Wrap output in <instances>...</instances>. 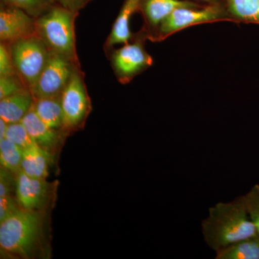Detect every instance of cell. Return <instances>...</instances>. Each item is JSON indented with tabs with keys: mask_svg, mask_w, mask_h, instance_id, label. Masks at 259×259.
<instances>
[{
	"mask_svg": "<svg viewBox=\"0 0 259 259\" xmlns=\"http://www.w3.org/2000/svg\"><path fill=\"white\" fill-rule=\"evenodd\" d=\"M201 227L204 242L215 252L258 234L247 211L243 195L209 207L208 216L202 221Z\"/></svg>",
	"mask_w": 259,
	"mask_h": 259,
	"instance_id": "1",
	"label": "cell"
},
{
	"mask_svg": "<svg viewBox=\"0 0 259 259\" xmlns=\"http://www.w3.org/2000/svg\"><path fill=\"white\" fill-rule=\"evenodd\" d=\"M79 13L59 5L35 19L36 34L51 51L79 64L76 47L75 21Z\"/></svg>",
	"mask_w": 259,
	"mask_h": 259,
	"instance_id": "2",
	"label": "cell"
},
{
	"mask_svg": "<svg viewBox=\"0 0 259 259\" xmlns=\"http://www.w3.org/2000/svg\"><path fill=\"white\" fill-rule=\"evenodd\" d=\"M42 222L35 210L19 209L0 222V246L8 253L28 256L41 234Z\"/></svg>",
	"mask_w": 259,
	"mask_h": 259,
	"instance_id": "3",
	"label": "cell"
},
{
	"mask_svg": "<svg viewBox=\"0 0 259 259\" xmlns=\"http://www.w3.org/2000/svg\"><path fill=\"white\" fill-rule=\"evenodd\" d=\"M9 47L17 73L31 91L47 64L50 49L37 35L13 42Z\"/></svg>",
	"mask_w": 259,
	"mask_h": 259,
	"instance_id": "4",
	"label": "cell"
},
{
	"mask_svg": "<svg viewBox=\"0 0 259 259\" xmlns=\"http://www.w3.org/2000/svg\"><path fill=\"white\" fill-rule=\"evenodd\" d=\"M147 35L143 29L134 34L131 41L111 53L112 67L119 82L128 83L153 64L145 48Z\"/></svg>",
	"mask_w": 259,
	"mask_h": 259,
	"instance_id": "5",
	"label": "cell"
},
{
	"mask_svg": "<svg viewBox=\"0 0 259 259\" xmlns=\"http://www.w3.org/2000/svg\"><path fill=\"white\" fill-rule=\"evenodd\" d=\"M231 21L223 3L197 8H180L168 15L160 25L154 42H161L186 28L202 24Z\"/></svg>",
	"mask_w": 259,
	"mask_h": 259,
	"instance_id": "6",
	"label": "cell"
},
{
	"mask_svg": "<svg viewBox=\"0 0 259 259\" xmlns=\"http://www.w3.org/2000/svg\"><path fill=\"white\" fill-rule=\"evenodd\" d=\"M64 131L81 127L91 110V101L81 67L76 68L61 95Z\"/></svg>",
	"mask_w": 259,
	"mask_h": 259,
	"instance_id": "7",
	"label": "cell"
},
{
	"mask_svg": "<svg viewBox=\"0 0 259 259\" xmlns=\"http://www.w3.org/2000/svg\"><path fill=\"white\" fill-rule=\"evenodd\" d=\"M80 64L50 50L49 59L31 90L35 98L61 96L71 76Z\"/></svg>",
	"mask_w": 259,
	"mask_h": 259,
	"instance_id": "8",
	"label": "cell"
},
{
	"mask_svg": "<svg viewBox=\"0 0 259 259\" xmlns=\"http://www.w3.org/2000/svg\"><path fill=\"white\" fill-rule=\"evenodd\" d=\"M37 35L35 19L23 10L2 4L0 9V40L10 44Z\"/></svg>",
	"mask_w": 259,
	"mask_h": 259,
	"instance_id": "9",
	"label": "cell"
},
{
	"mask_svg": "<svg viewBox=\"0 0 259 259\" xmlns=\"http://www.w3.org/2000/svg\"><path fill=\"white\" fill-rule=\"evenodd\" d=\"M200 4L191 0H141L139 13L144 20L143 30L148 40L154 42L160 25L171 13L180 8H197Z\"/></svg>",
	"mask_w": 259,
	"mask_h": 259,
	"instance_id": "10",
	"label": "cell"
},
{
	"mask_svg": "<svg viewBox=\"0 0 259 259\" xmlns=\"http://www.w3.org/2000/svg\"><path fill=\"white\" fill-rule=\"evenodd\" d=\"M50 185L46 179L33 178L20 171L15 179L17 200L28 210L41 208L47 203Z\"/></svg>",
	"mask_w": 259,
	"mask_h": 259,
	"instance_id": "11",
	"label": "cell"
},
{
	"mask_svg": "<svg viewBox=\"0 0 259 259\" xmlns=\"http://www.w3.org/2000/svg\"><path fill=\"white\" fill-rule=\"evenodd\" d=\"M141 0H125L115 21L111 32L105 42L106 52L116 45L127 44L131 41L134 34L131 32V20L136 13H139Z\"/></svg>",
	"mask_w": 259,
	"mask_h": 259,
	"instance_id": "12",
	"label": "cell"
},
{
	"mask_svg": "<svg viewBox=\"0 0 259 259\" xmlns=\"http://www.w3.org/2000/svg\"><path fill=\"white\" fill-rule=\"evenodd\" d=\"M21 122L35 143L49 152L61 141L60 130L47 125L39 118L32 108L25 115Z\"/></svg>",
	"mask_w": 259,
	"mask_h": 259,
	"instance_id": "13",
	"label": "cell"
},
{
	"mask_svg": "<svg viewBox=\"0 0 259 259\" xmlns=\"http://www.w3.org/2000/svg\"><path fill=\"white\" fill-rule=\"evenodd\" d=\"M33 95L29 89L0 100V118L8 124L21 122L32 108Z\"/></svg>",
	"mask_w": 259,
	"mask_h": 259,
	"instance_id": "14",
	"label": "cell"
},
{
	"mask_svg": "<svg viewBox=\"0 0 259 259\" xmlns=\"http://www.w3.org/2000/svg\"><path fill=\"white\" fill-rule=\"evenodd\" d=\"M51 160L49 151L38 145L23 150L21 171L33 178L47 179Z\"/></svg>",
	"mask_w": 259,
	"mask_h": 259,
	"instance_id": "15",
	"label": "cell"
},
{
	"mask_svg": "<svg viewBox=\"0 0 259 259\" xmlns=\"http://www.w3.org/2000/svg\"><path fill=\"white\" fill-rule=\"evenodd\" d=\"M32 108L39 118L49 127L64 130L61 96L39 98L34 97Z\"/></svg>",
	"mask_w": 259,
	"mask_h": 259,
	"instance_id": "16",
	"label": "cell"
},
{
	"mask_svg": "<svg viewBox=\"0 0 259 259\" xmlns=\"http://www.w3.org/2000/svg\"><path fill=\"white\" fill-rule=\"evenodd\" d=\"M231 22L259 25V0H223Z\"/></svg>",
	"mask_w": 259,
	"mask_h": 259,
	"instance_id": "17",
	"label": "cell"
},
{
	"mask_svg": "<svg viewBox=\"0 0 259 259\" xmlns=\"http://www.w3.org/2000/svg\"><path fill=\"white\" fill-rule=\"evenodd\" d=\"M215 253L216 259H259V235L237 241Z\"/></svg>",
	"mask_w": 259,
	"mask_h": 259,
	"instance_id": "18",
	"label": "cell"
},
{
	"mask_svg": "<svg viewBox=\"0 0 259 259\" xmlns=\"http://www.w3.org/2000/svg\"><path fill=\"white\" fill-rule=\"evenodd\" d=\"M23 149L8 139L0 141L1 166L13 174L21 171Z\"/></svg>",
	"mask_w": 259,
	"mask_h": 259,
	"instance_id": "19",
	"label": "cell"
},
{
	"mask_svg": "<svg viewBox=\"0 0 259 259\" xmlns=\"http://www.w3.org/2000/svg\"><path fill=\"white\" fill-rule=\"evenodd\" d=\"M1 3L23 10L35 19L57 5L54 0H1Z\"/></svg>",
	"mask_w": 259,
	"mask_h": 259,
	"instance_id": "20",
	"label": "cell"
},
{
	"mask_svg": "<svg viewBox=\"0 0 259 259\" xmlns=\"http://www.w3.org/2000/svg\"><path fill=\"white\" fill-rule=\"evenodd\" d=\"M5 139L10 140L23 150L37 145L21 122L8 124Z\"/></svg>",
	"mask_w": 259,
	"mask_h": 259,
	"instance_id": "21",
	"label": "cell"
},
{
	"mask_svg": "<svg viewBox=\"0 0 259 259\" xmlns=\"http://www.w3.org/2000/svg\"><path fill=\"white\" fill-rule=\"evenodd\" d=\"M28 89L18 74L0 76V100Z\"/></svg>",
	"mask_w": 259,
	"mask_h": 259,
	"instance_id": "22",
	"label": "cell"
},
{
	"mask_svg": "<svg viewBox=\"0 0 259 259\" xmlns=\"http://www.w3.org/2000/svg\"><path fill=\"white\" fill-rule=\"evenodd\" d=\"M245 207L259 235V185H255L243 195Z\"/></svg>",
	"mask_w": 259,
	"mask_h": 259,
	"instance_id": "23",
	"label": "cell"
},
{
	"mask_svg": "<svg viewBox=\"0 0 259 259\" xmlns=\"http://www.w3.org/2000/svg\"><path fill=\"white\" fill-rule=\"evenodd\" d=\"M18 74L15 69L10 47L5 42H0V76Z\"/></svg>",
	"mask_w": 259,
	"mask_h": 259,
	"instance_id": "24",
	"label": "cell"
},
{
	"mask_svg": "<svg viewBox=\"0 0 259 259\" xmlns=\"http://www.w3.org/2000/svg\"><path fill=\"white\" fill-rule=\"evenodd\" d=\"M18 204L11 196L0 197V222L19 210Z\"/></svg>",
	"mask_w": 259,
	"mask_h": 259,
	"instance_id": "25",
	"label": "cell"
},
{
	"mask_svg": "<svg viewBox=\"0 0 259 259\" xmlns=\"http://www.w3.org/2000/svg\"><path fill=\"white\" fill-rule=\"evenodd\" d=\"M10 174L13 173L2 167L0 171V197L10 196L11 193L13 178Z\"/></svg>",
	"mask_w": 259,
	"mask_h": 259,
	"instance_id": "26",
	"label": "cell"
},
{
	"mask_svg": "<svg viewBox=\"0 0 259 259\" xmlns=\"http://www.w3.org/2000/svg\"><path fill=\"white\" fill-rule=\"evenodd\" d=\"M56 4L64 7L71 11L79 13L92 0H54Z\"/></svg>",
	"mask_w": 259,
	"mask_h": 259,
	"instance_id": "27",
	"label": "cell"
},
{
	"mask_svg": "<svg viewBox=\"0 0 259 259\" xmlns=\"http://www.w3.org/2000/svg\"><path fill=\"white\" fill-rule=\"evenodd\" d=\"M8 123L4 120L0 118V141L5 139L7 130H8Z\"/></svg>",
	"mask_w": 259,
	"mask_h": 259,
	"instance_id": "28",
	"label": "cell"
},
{
	"mask_svg": "<svg viewBox=\"0 0 259 259\" xmlns=\"http://www.w3.org/2000/svg\"><path fill=\"white\" fill-rule=\"evenodd\" d=\"M194 1L200 2L206 5L217 4V3H223V0H194Z\"/></svg>",
	"mask_w": 259,
	"mask_h": 259,
	"instance_id": "29",
	"label": "cell"
}]
</instances>
